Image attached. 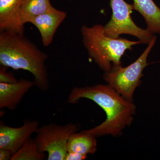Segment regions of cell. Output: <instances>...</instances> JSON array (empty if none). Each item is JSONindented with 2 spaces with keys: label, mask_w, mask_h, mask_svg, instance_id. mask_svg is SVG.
Returning <instances> with one entry per match:
<instances>
[{
  "label": "cell",
  "mask_w": 160,
  "mask_h": 160,
  "mask_svg": "<svg viewBox=\"0 0 160 160\" xmlns=\"http://www.w3.org/2000/svg\"><path fill=\"white\" fill-rule=\"evenodd\" d=\"M82 98L93 101L106 113L104 122L92 129L84 130L96 138L119 136L131 125L136 114V107L133 102L124 98L108 84L75 87L69 94L67 102L75 104Z\"/></svg>",
  "instance_id": "6da1fadb"
},
{
  "label": "cell",
  "mask_w": 160,
  "mask_h": 160,
  "mask_svg": "<svg viewBox=\"0 0 160 160\" xmlns=\"http://www.w3.org/2000/svg\"><path fill=\"white\" fill-rule=\"evenodd\" d=\"M48 56L24 36L8 31H0V64L14 70H26L34 77L35 84L42 91L49 88L46 65Z\"/></svg>",
  "instance_id": "7a4b0ae2"
},
{
  "label": "cell",
  "mask_w": 160,
  "mask_h": 160,
  "mask_svg": "<svg viewBox=\"0 0 160 160\" xmlns=\"http://www.w3.org/2000/svg\"><path fill=\"white\" fill-rule=\"evenodd\" d=\"M81 31L89 57L104 72L109 71L113 66L121 65V58L126 50H131L133 46L142 44L140 41L109 37L104 33L102 25H84Z\"/></svg>",
  "instance_id": "3957f363"
},
{
  "label": "cell",
  "mask_w": 160,
  "mask_h": 160,
  "mask_svg": "<svg viewBox=\"0 0 160 160\" xmlns=\"http://www.w3.org/2000/svg\"><path fill=\"white\" fill-rule=\"evenodd\" d=\"M156 40L154 36L145 51L129 66H113L109 71L104 72L103 78L107 84L128 101L133 102L135 91L142 83L143 70L149 65L147 58Z\"/></svg>",
  "instance_id": "277c9868"
},
{
  "label": "cell",
  "mask_w": 160,
  "mask_h": 160,
  "mask_svg": "<svg viewBox=\"0 0 160 160\" xmlns=\"http://www.w3.org/2000/svg\"><path fill=\"white\" fill-rule=\"evenodd\" d=\"M112 10L111 19L104 26V33L107 36L118 38L121 34H129L137 38L142 44H149L154 37L147 29L137 26L131 18L134 10L133 4L124 0H110Z\"/></svg>",
  "instance_id": "5b68a950"
},
{
  "label": "cell",
  "mask_w": 160,
  "mask_h": 160,
  "mask_svg": "<svg viewBox=\"0 0 160 160\" xmlns=\"http://www.w3.org/2000/svg\"><path fill=\"white\" fill-rule=\"evenodd\" d=\"M77 126L50 124L39 127L34 139L40 152L48 153V160H64L69 136L76 132Z\"/></svg>",
  "instance_id": "8992f818"
},
{
  "label": "cell",
  "mask_w": 160,
  "mask_h": 160,
  "mask_svg": "<svg viewBox=\"0 0 160 160\" xmlns=\"http://www.w3.org/2000/svg\"><path fill=\"white\" fill-rule=\"evenodd\" d=\"M39 123L35 120H26L19 127H12L1 122L0 149H7L14 154L38 129Z\"/></svg>",
  "instance_id": "52a82bcc"
},
{
  "label": "cell",
  "mask_w": 160,
  "mask_h": 160,
  "mask_svg": "<svg viewBox=\"0 0 160 160\" xmlns=\"http://www.w3.org/2000/svg\"><path fill=\"white\" fill-rule=\"evenodd\" d=\"M66 16L65 12L54 8L33 18L29 23L36 27L41 35L43 46L47 47L52 42L58 28Z\"/></svg>",
  "instance_id": "ba28073f"
},
{
  "label": "cell",
  "mask_w": 160,
  "mask_h": 160,
  "mask_svg": "<svg viewBox=\"0 0 160 160\" xmlns=\"http://www.w3.org/2000/svg\"><path fill=\"white\" fill-rule=\"evenodd\" d=\"M23 0H0V31L24 34L20 10Z\"/></svg>",
  "instance_id": "9c48e42d"
},
{
  "label": "cell",
  "mask_w": 160,
  "mask_h": 160,
  "mask_svg": "<svg viewBox=\"0 0 160 160\" xmlns=\"http://www.w3.org/2000/svg\"><path fill=\"white\" fill-rule=\"evenodd\" d=\"M34 85V82L25 79L13 83L0 82V109H16L24 96Z\"/></svg>",
  "instance_id": "30bf717a"
},
{
  "label": "cell",
  "mask_w": 160,
  "mask_h": 160,
  "mask_svg": "<svg viewBox=\"0 0 160 160\" xmlns=\"http://www.w3.org/2000/svg\"><path fill=\"white\" fill-rule=\"evenodd\" d=\"M134 10L143 17L147 29L152 34H160V8L153 0H133Z\"/></svg>",
  "instance_id": "8fae6325"
},
{
  "label": "cell",
  "mask_w": 160,
  "mask_h": 160,
  "mask_svg": "<svg viewBox=\"0 0 160 160\" xmlns=\"http://www.w3.org/2000/svg\"><path fill=\"white\" fill-rule=\"evenodd\" d=\"M96 138L84 130L79 133H72L68 140L67 152L86 156L93 154L97 149Z\"/></svg>",
  "instance_id": "7c38bea8"
},
{
  "label": "cell",
  "mask_w": 160,
  "mask_h": 160,
  "mask_svg": "<svg viewBox=\"0 0 160 160\" xmlns=\"http://www.w3.org/2000/svg\"><path fill=\"white\" fill-rule=\"evenodd\" d=\"M50 0H23L20 10V16L23 24L40 15L53 9Z\"/></svg>",
  "instance_id": "4fadbf2b"
},
{
  "label": "cell",
  "mask_w": 160,
  "mask_h": 160,
  "mask_svg": "<svg viewBox=\"0 0 160 160\" xmlns=\"http://www.w3.org/2000/svg\"><path fill=\"white\" fill-rule=\"evenodd\" d=\"M46 158L45 153L39 151L35 139L30 138L12 156L11 160H42Z\"/></svg>",
  "instance_id": "5bb4252c"
},
{
  "label": "cell",
  "mask_w": 160,
  "mask_h": 160,
  "mask_svg": "<svg viewBox=\"0 0 160 160\" xmlns=\"http://www.w3.org/2000/svg\"><path fill=\"white\" fill-rule=\"evenodd\" d=\"M6 67L2 66L0 69V82L13 83L17 82L14 76L11 72H8Z\"/></svg>",
  "instance_id": "9a60e30c"
},
{
  "label": "cell",
  "mask_w": 160,
  "mask_h": 160,
  "mask_svg": "<svg viewBox=\"0 0 160 160\" xmlns=\"http://www.w3.org/2000/svg\"><path fill=\"white\" fill-rule=\"evenodd\" d=\"M87 156L79 154L75 152H67L64 160H83L86 159Z\"/></svg>",
  "instance_id": "2e32d148"
},
{
  "label": "cell",
  "mask_w": 160,
  "mask_h": 160,
  "mask_svg": "<svg viewBox=\"0 0 160 160\" xmlns=\"http://www.w3.org/2000/svg\"><path fill=\"white\" fill-rule=\"evenodd\" d=\"M12 152L7 149H0V160H11Z\"/></svg>",
  "instance_id": "e0dca14e"
}]
</instances>
